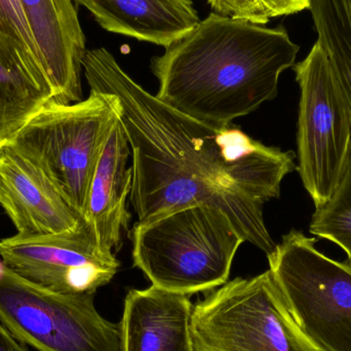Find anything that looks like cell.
Returning <instances> with one entry per match:
<instances>
[{
    "mask_svg": "<svg viewBox=\"0 0 351 351\" xmlns=\"http://www.w3.org/2000/svg\"><path fill=\"white\" fill-rule=\"evenodd\" d=\"M82 69L90 92L110 97L127 135L138 222L206 204L225 213L245 243L266 256L276 251L263 208L296 170L294 152L179 112L138 84L104 47L86 51Z\"/></svg>",
    "mask_w": 351,
    "mask_h": 351,
    "instance_id": "1",
    "label": "cell"
},
{
    "mask_svg": "<svg viewBox=\"0 0 351 351\" xmlns=\"http://www.w3.org/2000/svg\"><path fill=\"white\" fill-rule=\"evenodd\" d=\"M299 49L284 27L212 12L152 58L156 96L196 121L226 127L276 98L280 76L296 64Z\"/></svg>",
    "mask_w": 351,
    "mask_h": 351,
    "instance_id": "2",
    "label": "cell"
},
{
    "mask_svg": "<svg viewBox=\"0 0 351 351\" xmlns=\"http://www.w3.org/2000/svg\"><path fill=\"white\" fill-rule=\"evenodd\" d=\"M131 239L134 265L152 286L189 297L226 284L245 243L228 216L206 204L136 223Z\"/></svg>",
    "mask_w": 351,
    "mask_h": 351,
    "instance_id": "3",
    "label": "cell"
},
{
    "mask_svg": "<svg viewBox=\"0 0 351 351\" xmlns=\"http://www.w3.org/2000/svg\"><path fill=\"white\" fill-rule=\"evenodd\" d=\"M117 117L110 97L90 92L73 104L49 101L6 147L34 165L82 217L101 146Z\"/></svg>",
    "mask_w": 351,
    "mask_h": 351,
    "instance_id": "4",
    "label": "cell"
},
{
    "mask_svg": "<svg viewBox=\"0 0 351 351\" xmlns=\"http://www.w3.org/2000/svg\"><path fill=\"white\" fill-rule=\"evenodd\" d=\"M191 335L195 351H321L293 319L269 270L198 300Z\"/></svg>",
    "mask_w": 351,
    "mask_h": 351,
    "instance_id": "5",
    "label": "cell"
},
{
    "mask_svg": "<svg viewBox=\"0 0 351 351\" xmlns=\"http://www.w3.org/2000/svg\"><path fill=\"white\" fill-rule=\"evenodd\" d=\"M291 230L267 256L269 271L297 325L321 351H351V262L315 247Z\"/></svg>",
    "mask_w": 351,
    "mask_h": 351,
    "instance_id": "6",
    "label": "cell"
},
{
    "mask_svg": "<svg viewBox=\"0 0 351 351\" xmlns=\"http://www.w3.org/2000/svg\"><path fill=\"white\" fill-rule=\"evenodd\" d=\"M95 294H60L8 267L0 282V324L38 351H121V323L103 317Z\"/></svg>",
    "mask_w": 351,
    "mask_h": 351,
    "instance_id": "7",
    "label": "cell"
},
{
    "mask_svg": "<svg viewBox=\"0 0 351 351\" xmlns=\"http://www.w3.org/2000/svg\"><path fill=\"white\" fill-rule=\"evenodd\" d=\"M293 69L300 88L296 170L317 208L330 197L348 164L351 119L333 66L319 43Z\"/></svg>",
    "mask_w": 351,
    "mask_h": 351,
    "instance_id": "8",
    "label": "cell"
},
{
    "mask_svg": "<svg viewBox=\"0 0 351 351\" xmlns=\"http://www.w3.org/2000/svg\"><path fill=\"white\" fill-rule=\"evenodd\" d=\"M0 257L25 280L60 294H96L119 271L114 254L101 251L88 228L0 241Z\"/></svg>",
    "mask_w": 351,
    "mask_h": 351,
    "instance_id": "9",
    "label": "cell"
},
{
    "mask_svg": "<svg viewBox=\"0 0 351 351\" xmlns=\"http://www.w3.org/2000/svg\"><path fill=\"white\" fill-rule=\"evenodd\" d=\"M0 206L23 237H45L88 228L56 186L34 165L8 147L0 150Z\"/></svg>",
    "mask_w": 351,
    "mask_h": 351,
    "instance_id": "10",
    "label": "cell"
},
{
    "mask_svg": "<svg viewBox=\"0 0 351 351\" xmlns=\"http://www.w3.org/2000/svg\"><path fill=\"white\" fill-rule=\"evenodd\" d=\"M53 90L51 102L82 101L86 36L72 0H19Z\"/></svg>",
    "mask_w": 351,
    "mask_h": 351,
    "instance_id": "11",
    "label": "cell"
},
{
    "mask_svg": "<svg viewBox=\"0 0 351 351\" xmlns=\"http://www.w3.org/2000/svg\"><path fill=\"white\" fill-rule=\"evenodd\" d=\"M131 148L119 117L101 146L86 194L82 218L101 251H119L132 215L127 208L133 169L128 168Z\"/></svg>",
    "mask_w": 351,
    "mask_h": 351,
    "instance_id": "12",
    "label": "cell"
},
{
    "mask_svg": "<svg viewBox=\"0 0 351 351\" xmlns=\"http://www.w3.org/2000/svg\"><path fill=\"white\" fill-rule=\"evenodd\" d=\"M189 296L152 286L128 293L121 322V351H195Z\"/></svg>",
    "mask_w": 351,
    "mask_h": 351,
    "instance_id": "13",
    "label": "cell"
},
{
    "mask_svg": "<svg viewBox=\"0 0 351 351\" xmlns=\"http://www.w3.org/2000/svg\"><path fill=\"white\" fill-rule=\"evenodd\" d=\"M105 30L169 47L200 23L193 0H72Z\"/></svg>",
    "mask_w": 351,
    "mask_h": 351,
    "instance_id": "14",
    "label": "cell"
},
{
    "mask_svg": "<svg viewBox=\"0 0 351 351\" xmlns=\"http://www.w3.org/2000/svg\"><path fill=\"white\" fill-rule=\"evenodd\" d=\"M317 41L337 76L351 119V0H309Z\"/></svg>",
    "mask_w": 351,
    "mask_h": 351,
    "instance_id": "15",
    "label": "cell"
},
{
    "mask_svg": "<svg viewBox=\"0 0 351 351\" xmlns=\"http://www.w3.org/2000/svg\"><path fill=\"white\" fill-rule=\"evenodd\" d=\"M53 99V90L0 62V150Z\"/></svg>",
    "mask_w": 351,
    "mask_h": 351,
    "instance_id": "16",
    "label": "cell"
},
{
    "mask_svg": "<svg viewBox=\"0 0 351 351\" xmlns=\"http://www.w3.org/2000/svg\"><path fill=\"white\" fill-rule=\"evenodd\" d=\"M0 62L51 88L19 0H0Z\"/></svg>",
    "mask_w": 351,
    "mask_h": 351,
    "instance_id": "17",
    "label": "cell"
},
{
    "mask_svg": "<svg viewBox=\"0 0 351 351\" xmlns=\"http://www.w3.org/2000/svg\"><path fill=\"white\" fill-rule=\"evenodd\" d=\"M309 232L341 247L351 262V152L335 189L315 208Z\"/></svg>",
    "mask_w": 351,
    "mask_h": 351,
    "instance_id": "18",
    "label": "cell"
},
{
    "mask_svg": "<svg viewBox=\"0 0 351 351\" xmlns=\"http://www.w3.org/2000/svg\"><path fill=\"white\" fill-rule=\"evenodd\" d=\"M208 2L214 12L220 16L258 25L267 24L270 21L258 0H208Z\"/></svg>",
    "mask_w": 351,
    "mask_h": 351,
    "instance_id": "19",
    "label": "cell"
},
{
    "mask_svg": "<svg viewBox=\"0 0 351 351\" xmlns=\"http://www.w3.org/2000/svg\"><path fill=\"white\" fill-rule=\"evenodd\" d=\"M270 20L308 10L309 0H258Z\"/></svg>",
    "mask_w": 351,
    "mask_h": 351,
    "instance_id": "20",
    "label": "cell"
},
{
    "mask_svg": "<svg viewBox=\"0 0 351 351\" xmlns=\"http://www.w3.org/2000/svg\"><path fill=\"white\" fill-rule=\"evenodd\" d=\"M0 351H30L0 324Z\"/></svg>",
    "mask_w": 351,
    "mask_h": 351,
    "instance_id": "21",
    "label": "cell"
},
{
    "mask_svg": "<svg viewBox=\"0 0 351 351\" xmlns=\"http://www.w3.org/2000/svg\"><path fill=\"white\" fill-rule=\"evenodd\" d=\"M6 269H8V266L5 265L3 260L0 259V282H1L2 278H3Z\"/></svg>",
    "mask_w": 351,
    "mask_h": 351,
    "instance_id": "22",
    "label": "cell"
}]
</instances>
